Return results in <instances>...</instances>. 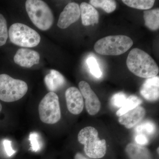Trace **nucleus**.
Listing matches in <instances>:
<instances>
[{"instance_id":"nucleus-27","label":"nucleus","mask_w":159,"mask_h":159,"mask_svg":"<svg viewBox=\"0 0 159 159\" xmlns=\"http://www.w3.org/2000/svg\"><path fill=\"white\" fill-rule=\"evenodd\" d=\"M135 140L138 145L141 146L147 145L149 142L147 136L142 134H138L135 138Z\"/></svg>"},{"instance_id":"nucleus-11","label":"nucleus","mask_w":159,"mask_h":159,"mask_svg":"<svg viewBox=\"0 0 159 159\" xmlns=\"http://www.w3.org/2000/svg\"><path fill=\"white\" fill-rule=\"evenodd\" d=\"M40 55L38 52L27 48L18 50L14 57V62L20 66L31 68L39 63Z\"/></svg>"},{"instance_id":"nucleus-24","label":"nucleus","mask_w":159,"mask_h":159,"mask_svg":"<svg viewBox=\"0 0 159 159\" xmlns=\"http://www.w3.org/2000/svg\"><path fill=\"white\" fill-rule=\"evenodd\" d=\"M127 98V96L124 93L122 92L118 93L115 94L112 97L111 103L115 107L121 108L124 105Z\"/></svg>"},{"instance_id":"nucleus-15","label":"nucleus","mask_w":159,"mask_h":159,"mask_svg":"<svg viewBox=\"0 0 159 159\" xmlns=\"http://www.w3.org/2000/svg\"><path fill=\"white\" fill-rule=\"evenodd\" d=\"M44 82L50 92L54 93L65 85L66 79L58 71L51 70L50 73L45 77Z\"/></svg>"},{"instance_id":"nucleus-23","label":"nucleus","mask_w":159,"mask_h":159,"mask_svg":"<svg viewBox=\"0 0 159 159\" xmlns=\"http://www.w3.org/2000/svg\"><path fill=\"white\" fill-rule=\"evenodd\" d=\"M86 62L91 74L97 78H100L102 76V72L99 68L97 60L93 57H89L87 60Z\"/></svg>"},{"instance_id":"nucleus-1","label":"nucleus","mask_w":159,"mask_h":159,"mask_svg":"<svg viewBox=\"0 0 159 159\" xmlns=\"http://www.w3.org/2000/svg\"><path fill=\"white\" fill-rule=\"evenodd\" d=\"M126 65L131 72L142 78L155 77L159 73V67L154 60L145 51L137 48L129 52Z\"/></svg>"},{"instance_id":"nucleus-25","label":"nucleus","mask_w":159,"mask_h":159,"mask_svg":"<svg viewBox=\"0 0 159 159\" xmlns=\"http://www.w3.org/2000/svg\"><path fill=\"white\" fill-rule=\"evenodd\" d=\"M29 139L32 151L36 152L40 150L42 145L39 140V135L37 133H31L29 135Z\"/></svg>"},{"instance_id":"nucleus-8","label":"nucleus","mask_w":159,"mask_h":159,"mask_svg":"<svg viewBox=\"0 0 159 159\" xmlns=\"http://www.w3.org/2000/svg\"><path fill=\"white\" fill-rule=\"evenodd\" d=\"M79 88L83 97L85 99L86 109L90 115L94 116L99 111L101 107L99 98L86 81L80 82Z\"/></svg>"},{"instance_id":"nucleus-18","label":"nucleus","mask_w":159,"mask_h":159,"mask_svg":"<svg viewBox=\"0 0 159 159\" xmlns=\"http://www.w3.org/2000/svg\"><path fill=\"white\" fill-rule=\"evenodd\" d=\"M142 102V100L141 98L135 95H131L127 97L124 105L117 111V116H121L127 112L139 106Z\"/></svg>"},{"instance_id":"nucleus-4","label":"nucleus","mask_w":159,"mask_h":159,"mask_svg":"<svg viewBox=\"0 0 159 159\" xmlns=\"http://www.w3.org/2000/svg\"><path fill=\"white\" fill-rule=\"evenodd\" d=\"M133 45V41L128 36L112 35L97 41L94 49L97 53L101 55L117 56L128 51Z\"/></svg>"},{"instance_id":"nucleus-22","label":"nucleus","mask_w":159,"mask_h":159,"mask_svg":"<svg viewBox=\"0 0 159 159\" xmlns=\"http://www.w3.org/2000/svg\"><path fill=\"white\" fill-rule=\"evenodd\" d=\"M8 38L7 21L2 14H0V47L6 43Z\"/></svg>"},{"instance_id":"nucleus-14","label":"nucleus","mask_w":159,"mask_h":159,"mask_svg":"<svg viewBox=\"0 0 159 159\" xmlns=\"http://www.w3.org/2000/svg\"><path fill=\"white\" fill-rule=\"evenodd\" d=\"M80 9L84 25H93L99 22V13L97 9L90 4L86 2L81 3Z\"/></svg>"},{"instance_id":"nucleus-7","label":"nucleus","mask_w":159,"mask_h":159,"mask_svg":"<svg viewBox=\"0 0 159 159\" xmlns=\"http://www.w3.org/2000/svg\"><path fill=\"white\" fill-rule=\"evenodd\" d=\"M39 118L42 122L54 124L60 120L61 112L57 94L50 92L43 98L39 106Z\"/></svg>"},{"instance_id":"nucleus-5","label":"nucleus","mask_w":159,"mask_h":159,"mask_svg":"<svg viewBox=\"0 0 159 159\" xmlns=\"http://www.w3.org/2000/svg\"><path fill=\"white\" fill-rule=\"evenodd\" d=\"M28 90L27 83L6 74H0V99L12 102L21 99Z\"/></svg>"},{"instance_id":"nucleus-6","label":"nucleus","mask_w":159,"mask_h":159,"mask_svg":"<svg viewBox=\"0 0 159 159\" xmlns=\"http://www.w3.org/2000/svg\"><path fill=\"white\" fill-rule=\"evenodd\" d=\"M9 35L11 43L24 48L36 47L41 40L37 31L21 23L11 25L9 29Z\"/></svg>"},{"instance_id":"nucleus-2","label":"nucleus","mask_w":159,"mask_h":159,"mask_svg":"<svg viewBox=\"0 0 159 159\" xmlns=\"http://www.w3.org/2000/svg\"><path fill=\"white\" fill-rule=\"evenodd\" d=\"M78 142L84 145V152L91 158L99 159L105 156L106 142L98 137L97 129L92 126L82 129L78 134Z\"/></svg>"},{"instance_id":"nucleus-29","label":"nucleus","mask_w":159,"mask_h":159,"mask_svg":"<svg viewBox=\"0 0 159 159\" xmlns=\"http://www.w3.org/2000/svg\"><path fill=\"white\" fill-rule=\"evenodd\" d=\"M2 104H1V103H0V112L1 111H2Z\"/></svg>"},{"instance_id":"nucleus-17","label":"nucleus","mask_w":159,"mask_h":159,"mask_svg":"<svg viewBox=\"0 0 159 159\" xmlns=\"http://www.w3.org/2000/svg\"><path fill=\"white\" fill-rule=\"evenodd\" d=\"M145 25L147 28L155 31L159 28V9H155L144 11Z\"/></svg>"},{"instance_id":"nucleus-10","label":"nucleus","mask_w":159,"mask_h":159,"mask_svg":"<svg viewBox=\"0 0 159 159\" xmlns=\"http://www.w3.org/2000/svg\"><path fill=\"white\" fill-rule=\"evenodd\" d=\"M80 9L77 3H69L60 15L57 25L61 29H65L76 22L80 16Z\"/></svg>"},{"instance_id":"nucleus-16","label":"nucleus","mask_w":159,"mask_h":159,"mask_svg":"<svg viewBox=\"0 0 159 159\" xmlns=\"http://www.w3.org/2000/svg\"><path fill=\"white\" fill-rule=\"evenodd\" d=\"M125 151L130 159H151L149 150L145 147L134 143H129Z\"/></svg>"},{"instance_id":"nucleus-26","label":"nucleus","mask_w":159,"mask_h":159,"mask_svg":"<svg viewBox=\"0 0 159 159\" xmlns=\"http://www.w3.org/2000/svg\"><path fill=\"white\" fill-rule=\"evenodd\" d=\"M3 145L6 154L9 157L12 156L16 153V151L11 146V142L8 139H5L3 141Z\"/></svg>"},{"instance_id":"nucleus-9","label":"nucleus","mask_w":159,"mask_h":159,"mask_svg":"<svg viewBox=\"0 0 159 159\" xmlns=\"http://www.w3.org/2000/svg\"><path fill=\"white\" fill-rule=\"evenodd\" d=\"M67 107L73 115L81 113L84 107L83 97L78 89L74 87L69 88L66 91Z\"/></svg>"},{"instance_id":"nucleus-3","label":"nucleus","mask_w":159,"mask_h":159,"mask_svg":"<svg viewBox=\"0 0 159 159\" xmlns=\"http://www.w3.org/2000/svg\"><path fill=\"white\" fill-rule=\"evenodd\" d=\"M26 10L34 25L42 31L51 28L54 22V15L47 3L41 0H27Z\"/></svg>"},{"instance_id":"nucleus-19","label":"nucleus","mask_w":159,"mask_h":159,"mask_svg":"<svg viewBox=\"0 0 159 159\" xmlns=\"http://www.w3.org/2000/svg\"><path fill=\"white\" fill-rule=\"evenodd\" d=\"M122 2L129 7L141 10H147L152 8L154 0H123Z\"/></svg>"},{"instance_id":"nucleus-13","label":"nucleus","mask_w":159,"mask_h":159,"mask_svg":"<svg viewBox=\"0 0 159 159\" xmlns=\"http://www.w3.org/2000/svg\"><path fill=\"white\" fill-rule=\"evenodd\" d=\"M146 111L142 107H137L119 117V122L125 128L131 129L138 125L145 117Z\"/></svg>"},{"instance_id":"nucleus-30","label":"nucleus","mask_w":159,"mask_h":159,"mask_svg":"<svg viewBox=\"0 0 159 159\" xmlns=\"http://www.w3.org/2000/svg\"><path fill=\"white\" fill-rule=\"evenodd\" d=\"M159 148H158L157 150V151L158 153H159Z\"/></svg>"},{"instance_id":"nucleus-21","label":"nucleus","mask_w":159,"mask_h":159,"mask_svg":"<svg viewBox=\"0 0 159 159\" xmlns=\"http://www.w3.org/2000/svg\"><path fill=\"white\" fill-rule=\"evenodd\" d=\"M156 130V127L154 122L150 121H145L139 124L135 128L138 134H144L149 135L153 134Z\"/></svg>"},{"instance_id":"nucleus-12","label":"nucleus","mask_w":159,"mask_h":159,"mask_svg":"<svg viewBox=\"0 0 159 159\" xmlns=\"http://www.w3.org/2000/svg\"><path fill=\"white\" fill-rule=\"evenodd\" d=\"M141 96L148 101H155L159 97V77L147 78L140 89Z\"/></svg>"},{"instance_id":"nucleus-28","label":"nucleus","mask_w":159,"mask_h":159,"mask_svg":"<svg viewBox=\"0 0 159 159\" xmlns=\"http://www.w3.org/2000/svg\"><path fill=\"white\" fill-rule=\"evenodd\" d=\"M75 159H89L86 157L85 156L82 155V154L78 152L75 155Z\"/></svg>"},{"instance_id":"nucleus-20","label":"nucleus","mask_w":159,"mask_h":159,"mask_svg":"<svg viewBox=\"0 0 159 159\" xmlns=\"http://www.w3.org/2000/svg\"><path fill=\"white\" fill-rule=\"evenodd\" d=\"M89 3L93 7L101 8L107 13L113 12L116 8V3L112 0H91Z\"/></svg>"}]
</instances>
